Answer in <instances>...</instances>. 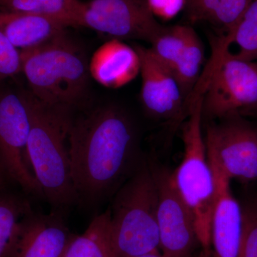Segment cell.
<instances>
[{"label": "cell", "instance_id": "1", "mask_svg": "<svg viewBox=\"0 0 257 257\" xmlns=\"http://www.w3.org/2000/svg\"><path fill=\"white\" fill-rule=\"evenodd\" d=\"M67 142L77 202L83 204L115 194L144 161L133 120L114 104L70 119Z\"/></svg>", "mask_w": 257, "mask_h": 257}, {"label": "cell", "instance_id": "2", "mask_svg": "<svg viewBox=\"0 0 257 257\" xmlns=\"http://www.w3.org/2000/svg\"><path fill=\"white\" fill-rule=\"evenodd\" d=\"M30 114L27 157L43 197L56 207L77 202L70 160L67 111L50 107L24 92Z\"/></svg>", "mask_w": 257, "mask_h": 257}, {"label": "cell", "instance_id": "3", "mask_svg": "<svg viewBox=\"0 0 257 257\" xmlns=\"http://www.w3.org/2000/svg\"><path fill=\"white\" fill-rule=\"evenodd\" d=\"M21 72L31 94L45 105L67 111L87 87L89 65L66 34L40 46L20 50Z\"/></svg>", "mask_w": 257, "mask_h": 257}, {"label": "cell", "instance_id": "4", "mask_svg": "<svg viewBox=\"0 0 257 257\" xmlns=\"http://www.w3.org/2000/svg\"><path fill=\"white\" fill-rule=\"evenodd\" d=\"M110 209L116 257H136L160 251L158 193L148 160L115 193Z\"/></svg>", "mask_w": 257, "mask_h": 257}, {"label": "cell", "instance_id": "5", "mask_svg": "<svg viewBox=\"0 0 257 257\" xmlns=\"http://www.w3.org/2000/svg\"><path fill=\"white\" fill-rule=\"evenodd\" d=\"M202 99L201 93L193 96L188 116L181 126L183 159L172 175L176 188L194 216L201 247L211 249L216 184L203 134Z\"/></svg>", "mask_w": 257, "mask_h": 257}, {"label": "cell", "instance_id": "6", "mask_svg": "<svg viewBox=\"0 0 257 257\" xmlns=\"http://www.w3.org/2000/svg\"><path fill=\"white\" fill-rule=\"evenodd\" d=\"M207 73L194 92L202 94V121L257 112V62L214 50Z\"/></svg>", "mask_w": 257, "mask_h": 257}, {"label": "cell", "instance_id": "7", "mask_svg": "<svg viewBox=\"0 0 257 257\" xmlns=\"http://www.w3.org/2000/svg\"><path fill=\"white\" fill-rule=\"evenodd\" d=\"M208 160L231 180H257V124L241 115L203 122Z\"/></svg>", "mask_w": 257, "mask_h": 257}, {"label": "cell", "instance_id": "8", "mask_svg": "<svg viewBox=\"0 0 257 257\" xmlns=\"http://www.w3.org/2000/svg\"><path fill=\"white\" fill-rule=\"evenodd\" d=\"M30 132V109L24 92L0 91V164L25 192L43 197L27 157Z\"/></svg>", "mask_w": 257, "mask_h": 257}, {"label": "cell", "instance_id": "9", "mask_svg": "<svg viewBox=\"0 0 257 257\" xmlns=\"http://www.w3.org/2000/svg\"><path fill=\"white\" fill-rule=\"evenodd\" d=\"M148 160L158 193L160 249L167 257H192L200 246L192 212L174 184L172 171Z\"/></svg>", "mask_w": 257, "mask_h": 257}, {"label": "cell", "instance_id": "10", "mask_svg": "<svg viewBox=\"0 0 257 257\" xmlns=\"http://www.w3.org/2000/svg\"><path fill=\"white\" fill-rule=\"evenodd\" d=\"M80 27L116 40H138L151 44L164 27L147 0H90L84 3Z\"/></svg>", "mask_w": 257, "mask_h": 257}, {"label": "cell", "instance_id": "11", "mask_svg": "<svg viewBox=\"0 0 257 257\" xmlns=\"http://www.w3.org/2000/svg\"><path fill=\"white\" fill-rule=\"evenodd\" d=\"M141 61V101L149 116L175 132L189 113L178 82L172 72L161 64L150 48L136 45Z\"/></svg>", "mask_w": 257, "mask_h": 257}, {"label": "cell", "instance_id": "12", "mask_svg": "<svg viewBox=\"0 0 257 257\" xmlns=\"http://www.w3.org/2000/svg\"><path fill=\"white\" fill-rule=\"evenodd\" d=\"M209 164L216 184L211 224V254L212 257H239L243 231L242 206L233 195L231 180L216 165Z\"/></svg>", "mask_w": 257, "mask_h": 257}, {"label": "cell", "instance_id": "13", "mask_svg": "<svg viewBox=\"0 0 257 257\" xmlns=\"http://www.w3.org/2000/svg\"><path fill=\"white\" fill-rule=\"evenodd\" d=\"M73 236L58 214L32 212L24 219L12 257H63Z\"/></svg>", "mask_w": 257, "mask_h": 257}, {"label": "cell", "instance_id": "14", "mask_svg": "<svg viewBox=\"0 0 257 257\" xmlns=\"http://www.w3.org/2000/svg\"><path fill=\"white\" fill-rule=\"evenodd\" d=\"M141 61L135 47L113 39L93 54L89 72L93 79L109 89H118L131 82L140 74Z\"/></svg>", "mask_w": 257, "mask_h": 257}, {"label": "cell", "instance_id": "15", "mask_svg": "<svg viewBox=\"0 0 257 257\" xmlns=\"http://www.w3.org/2000/svg\"><path fill=\"white\" fill-rule=\"evenodd\" d=\"M68 27L50 17L0 9V32L20 51L40 46L64 35Z\"/></svg>", "mask_w": 257, "mask_h": 257}, {"label": "cell", "instance_id": "16", "mask_svg": "<svg viewBox=\"0 0 257 257\" xmlns=\"http://www.w3.org/2000/svg\"><path fill=\"white\" fill-rule=\"evenodd\" d=\"M248 0H186L187 18L191 23H205L226 36L243 14Z\"/></svg>", "mask_w": 257, "mask_h": 257}, {"label": "cell", "instance_id": "17", "mask_svg": "<svg viewBox=\"0 0 257 257\" xmlns=\"http://www.w3.org/2000/svg\"><path fill=\"white\" fill-rule=\"evenodd\" d=\"M63 257H116L109 208L96 216L84 233L74 235Z\"/></svg>", "mask_w": 257, "mask_h": 257}, {"label": "cell", "instance_id": "18", "mask_svg": "<svg viewBox=\"0 0 257 257\" xmlns=\"http://www.w3.org/2000/svg\"><path fill=\"white\" fill-rule=\"evenodd\" d=\"M214 46L235 58L257 62V0H248L234 28L226 36L219 37Z\"/></svg>", "mask_w": 257, "mask_h": 257}, {"label": "cell", "instance_id": "19", "mask_svg": "<svg viewBox=\"0 0 257 257\" xmlns=\"http://www.w3.org/2000/svg\"><path fill=\"white\" fill-rule=\"evenodd\" d=\"M81 0H0V9L57 19L68 26L80 27Z\"/></svg>", "mask_w": 257, "mask_h": 257}, {"label": "cell", "instance_id": "20", "mask_svg": "<svg viewBox=\"0 0 257 257\" xmlns=\"http://www.w3.org/2000/svg\"><path fill=\"white\" fill-rule=\"evenodd\" d=\"M28 201L0 192V257H12L24 219L31 214Z\"/></svg>", "mask_w": 257, "mask_h": 257}, {"label": "cell", "instance_id": "21", "mask_svg": "<svg viewBox=\"0 0 257 257\" xmlns=\"http://www.w3.org/2000/svg\"><path fill=\"white\" fill-rule=\"evenodd\" d=\"M204 60V45L194 30L189 37L182 55L171 71L189 106L193 93L200 79Z\"/></svg>", "mask_w": 257, "mask_h": 257}, {"label": "cell", "instance_id": "22", "mask_svg": "<svg viewBox=\"0 0 257 257\" xmlns=\"http://www.w3.org/2000/svg\"><path fill=\"white\" fill-rule=\"evenodd\" d=\"M193 30L187 25L164 27L152 42L150 49L152 54L170 72L182 55Z\"/></svg>", "mask_w": 257, "mask_h": 257}, {"label": "cell", "instance_id": "23", "mask_svg": "<svg viewBox=\"0 0 257 257\" xmlns=\"http://www.w3.org/2000/svg\"><path fill=\"white\" fill-rule=\"evenodd\" d=\"M243 231L239 257H257V202L242 206Z\"/></svg>", "mask_w": 257, "mask_h": 257}, {"label": "cell", "instance_id": "24", "mask_svg": "<svg viewBox=\"0 0 257 257\" xmlns=\"http://www.w3.org/2000/svg\"><path fill=\"white\" fill-rule=\"evenodd\" d=\"M20 72V51L0 32V82Z\"/></svg>", "mask_w": 257, "mask_h": 257}, {"label": "cell", "instance_id": "25", "mask_svg": "<svg viewBox=\"0 0 257 257\" xmlns=\"http://www.w3.org/2000/svg\"><path fill=\"white\" fill-rule=\"evenodd\" d=\"M147 3L155 17L168 20L185 8L186 0H147Z\"/></svg>", "mask_w": 257, "mask_h": 257}, {"label": "cell", "instance_id": "26", "mask_svg": "<svg viewBox=\"0 0 257 257\" xmlns=\"http://www.w3.org/2000/svg\"><path fill=\"white\" fill-rule=\"evenodd\" d=\"M192 257H212L211 250L202 248L200 246Z\"/></svg>", "mask_w": 257, "mask_h": 257}, {"label": "cell", "instance_id": "27", "mask_svg": "<svg viewBox=\"0 0 257 257\" xmlns=\"http://www.w3.org/2000/svg\"><path fill=\"white\" fill-rule=\"evenodd\" d=\"M8 177L6 172H5L4 169L0 165V189L3 188L4 187L5 182H6V179Z\"/></svg>", "mask_w": 257, "mask_h": 257}, {"label": "cell", "instance_id": "28", "mask_svg": "<svg viewBox=\"0 0 257 257\" xmlns=\"http://www.w3.org/2000/svg\"><path fill=\"white\" fill-rule=\"evenodd\" d=\"M136 257H167L165 256L160 251H154V252H150L145 253V254L140 255V256Z\"/></svg>", "mask_w": 257, "mask_h": 257}, {"label": "cell", "instance_id": "29", "mask_svg": "<svg viewBox=\"0 0 257 257\" xmlns=\"http://www.w3.org/2000/svg\"><path fill=\"white\" fill-rule=\"evenodd\" d=\"M0 165H1V164H0Z\"/></svg>", "mask_w": 257, "mask_h": 257}]
</instances>
